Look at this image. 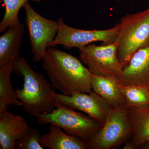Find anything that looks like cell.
Wrapping results in <instances>:
<instances>
[{
	"label": "cell",
	"instance_id": "6da1fadb",
	"mask_svg": "<svg viewBox=\"0 0 149 149\" xmlns=\"http://www.w3.org/2000/svg\"><path fill=\"white\" fill-rule=\"evenodd\" d=\"M42 64L52 85L65 95L92 92L91 73L81 61L54 47L48 48Z\"/></svg>",
	"mask_w": 149,
	"mask_h": 149
},
{
	"label": "cell",
	"instance_id": "7a4b0ae2",
	"mask_svg": "<svg viewBox=\"0 0 149 149\" xmlns=\"http://www.w3.org/2000/svg\"><path fill=\"white\" fill-rule=\"evenodd\" d=\"M13 71L24 80L23 88H17L15 91L25 112L37 118L41 113H49L56 108L53 97L55 88L42 74L34 71L25 58L20 57L18 59Z\"/></svg>",
	"mask_w": 149,
	"mask_h": 149
},
{
	"label": "cell",
	"instance_id": "3957f363",
	"mask_svg": "<svg viewBox=\"0 0 149 149\" xmlns=\"http://www.w3.org/2000/svg\"><path fill=\"white\" fill-rule=\"evenodd\" d=\"M117 25L114 43L118 58L124 68L136 52L149 45V8L126 15Z\"/></svg>",
	"mask_w": 149,
	"mask_h": 149
},
{
	"label": "cell",
	"instance_id": "277c9868",
	"mask_svg": "<svg viewBox=\"0 0 149 149\" xmlns=\"http://www.w3.org/2000/svg\"><path fill=\"white\" fill-rule=\"evenodd\" d=\"M56 108L49 113H42L37 117L40 125H58L65 133L90 141L101 128L102 124L85 113L56 105Z\"/></svg>",
	"mask_w": 149,
	"mask_h": 149
},
{
	"label": "cell",
	"instance_id": "5b68a950",
	"mask_svg": "<svg viewBox=\"0 0 149 149\" xmlns=\"http://www.w3.org/2000/svg\"><path fill=\"white\" fill-rule=\"evenodd\" d=\"M127 111L125 104L111 108L101 128L87 142V149L113 148L130 138Z\"/></svg>",
	"mask_w": 149,
	"mask_h": 149
},
{
	"label": "cell",
	"instance_id": "8992f818",
	"mask_svg": "<svg viewBox=\"0 0 149 149\" xmlns=\"http://www.w3.org/2000/svg\"><path fill=\"white\" fill-rule=\"evenodd\" d=\"M80 60L92 74L120 81L123 68L118 60L115 44L89 45L78 49Z\"/></svg>",
	"mask_w": 149,
	"mask_h": 149
},
{
	"label": "cell",
	"instance_id": "52a82bcc",
	"mask_svg": "<svg viewBox=\"0 0 149 149\" xmlns=\"http://www.w3.org/2000/svg\"><path fill=\"white\" fill-rule=\"evenodd\" d=\"M26 14L25 22L28 30L32 60L42 61L47 48L54 40L58 32L57 21L50 20L37 13L28 2L23 6Z\"/></svg>",
	"mask_w": 149,
	"mask_h": 149
},
{
	"label": "cell",
	"instance_id": "ba28073f",
	"mask_svg": "<svg viewBox=\"0 0 149 149\" xmlns=\"http://www.w3.org/2000/svg\"><path fill=\"white\" fill-rule=\"evenodd\" d=\"M58 32L49 47L62 45L67 49L83 47L96 42H102V45L114 43L117 34V24L114 27L104 30H84L70 27L63 18L58 19Z\"/></svg>",
	"mask_w": 149,
	"mask_h": 149
},
{
	"label": "cell",
	"instance_id": "9c48e42d",
	"mask_svg": "<svg viewBox=\"0 0 149 149\" xmlns=\"http://www.w3.org/2000/svg\"><path fill=\"white\" fill-rule=\"evenodd\" d=\"M53 97L56 105L83 112L102 125L112 108L105 100L93 91L90 93L75 92L69 96L56 93Z\"/></svg>",
	"mask_w": 149,
	"mask_h": 149
},
{
	"label": "cell",
	"instance_id": "30bf717a",
	"mask_svg": "<svg viewBox=\"0 0 149 149\" xmlns=\"http://www.w3.org/2000/svg\"><path fill=\"white\" fill-rule=\"evenodd\" d=\"M119 83L121 85L135 84L149 86V45L133 55L123 68Z\"/></svg>",
	"mask_w": 149,
	"mask_h": 149
},
{
	"label": "cell",
	"instance_id": "8fae6325",
	"mask_svg": "<svg viewBox=\"0 0 149 149\" xmlns=\"http://www.w3.org/2000/svg\"><path fill=\"white\" fill-rule=\"evenodd\" d=\"M30 128L22 116L7 111L0 114V149H15V143Z\"/></svg>",
	"mask_w": 149,
	"mask_h": 149
},
{
	"label": "cell",
	"instance_id": "7c38bea8",
	"mask_svg": "<svg viewBox=\"0 0 149 149\" xmlns=\"http://www.w3.org/2000/svg\"><path fill=\"white\" fill-rule=\"evenodd\" d=\"M24 31L22 24L9 27L0 37V65L13 63L20 57L19 51Z\"/></svg>",
	"mask_w": 149,
	"mask_h": 149
},
{
	"label": "cell",
	"instance_id": "4fadbf2b",
	"mask_svg": "<svg viewBox=\"0 0 149 149\" xmlns=\"http://www.w3.org/2000/svg\"><path fill=\"white\" fill-rule=\"evenodd\" d=\"M43 148L50 149H86L87 142L76 136L65 133L58 125L50 124L49 132L40 136Z\"/></svg>",
	"mask_w": 149,
	"mask_h": 149
},
{
	"label": "cell",
	"instance_id": "5bb4252c",
	"mask_svg": "<svg viewBox=\"0 0 149 149\" xmlns=\"http://www.w3.org/2000/svg\"><path fill=\"white\" fill-rule=\"evenodd\" d=\"M92 91L101 97L112 108L125 104L121 85L118 80L91 73Z\"/></svg>",
	"mask_w": 149,
	"mask_h": 149
},
{
	"label": "cell",
	"instance_id": "9a60e30c",
	"mask_svg": "<svg viewBox=\"0 0 149 149\" xmlns=\"http://www.w3.org/2000/svg\"><path fill=\"white\" fill-rule=\"evenodd\" d=\"M127 114L131 129V141L136 148H140L149 141V105L127 109Z\"/></svg>",
	"mask_w": 149,
	"mask_h": 149
},
{
	"label": "cell",
	"instance_id": "2e32d148",
	"mask_svg": "<svg viewBox=\"0 0 149 149\" xmlns=\"http://www.w3.org/2000/svg\"><path fill=\"white\" fill-rule=\"evenodd\" d=\"M15 64L0 65V114L8 111L10 106H23V104L17 98L16 91L10 81Z\"/></svg>",
	"mask_w": 149,
	"mask_h": 149
},
{
	"label": "cell",
	"instance_id": "e0dca14e",
	"mask_svg": "<svg viewBox=\"0 0 149 149\" xmlns=\"http://www.w3.org/2000/svg\"><path fill=\"white\" fill-rule=\"evenodd\" d=\"M127 109H135L149 105L148 87L130 84L121 85Z\"/></svg>",
	"mask_w": 149,
	"mask_h": 149
},
{
	"label": "cell",
	"instance_id": "ac0fdd59",
	"mask_svg": "<svg viewBox=\"0 0 149 149\" xmlns=\"http://www.w3.org/2000/svg\"><path fill=\"white\" fill-rule=\"evenodd\" d=\"M29 0H1L3 2L5 13L0 23V32L3 33L9 27L18 26L20 24L18 14L21 8ZM39 2L42 0H31Z\"/></svg>",
	"mask_w": 149,
	"mask_h": 149
},
{
	"label": "cell",
	"instance_id": "d6986e66",
	"mask_svg": "<svg viewBox=\"0 0 149 149\" xmlns=\"http://www.w3.org/2000/svg\"><path fill=\"white\" fill-rule=\"evenodd\" d=\"M40 131L37 128H30L25 135L15 143V149H43L40 143Z\"/></svg>",
	"mask_w": 149,
	"mask_h": 149
},
{
	"label": "cell",
	"instance_id": "ffe728a7",
	"mask_svg": "<svg viewBox=\"0 0 149 149\" xmlns=\"http://www.w3.org/2000/svg\"><path fill=\"white\" fill-rule=\"evenodd\" d=\"M136 148L135 145L131 141H127L123 149H135Z\"/></svg>",
	"mask_w": 149,
	"mask_h": 149
},
{
	"label": "cell",
	"instance_id": "44dd1931",
	"mask_svg": "<svg viewBox=\"0 0 149 149\" xmlns=\"http://www.w3.org/2000/svg\"><path fill=\"white\" fill-rule=\"evenodd\" d=\"M140 148L142 149H149V141L143 144L140 147Z\"/></svg>",
	"mask_w": 149,
	"mask_h": 149
},
{
	"label": "cell",
	"instance_id": "7402d4cb",
	"mask_svg": "<svg viewBox=\"0 0 149 149\" xmlns=\"http://www.w3.org/2000/svg\"><path fill=\"white\" fill-rule=\"evenodd\" d=\"M148 89L149 91V87H148Z\"/></svg>",
	"mask_w": 149,
	"mask_h": 149
}]
</instances>
